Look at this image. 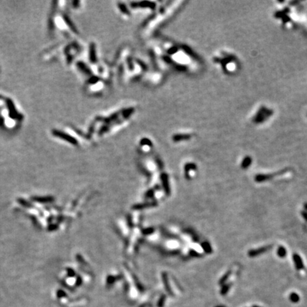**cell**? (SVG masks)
I'll use <instances>...</instances> for the list:
<instances>
[{"label": "cell", "mask_w": 307, "mask_h": 307, "mask_svg": "<svg viewBox=\"0 0 307 307\" xmlns=\"http://www.w3.org/2000/svg\"><path fill=\"white\" fill-rule=\"evenodd\" d=\"M271 247V246H265V247L259 248L257 249H255V250H252L249 252V257H255L257 255H259L260 254H262L267 251V249H270Z\"/></svg>", "instance_id": "1"}, {"label": "cell", "mask_w": 307, "mask_h": 307, "mask_svg": "<svg viewBox=\"0 0 307 307\" xmlns=\"http://www.w3.org/2000/svg\"><path fill=\"white\" fill-rule=\"evenodd\" d=\"M53 134H54L55 136L59 137L62 138V139H65V140H67V141H69V142H72V143H75V142H76L75 139L70 137V136H69V135L65 134V133H63V132H61L56 131V130H55V131L53 132Z\"/></svg>", "instance_id": "2"}, {"label": "cell", "mask_w": 307, "mask_h": 307, "mask_svg": "<svg viewBox=\"0 0 307 307\" xmlns=\"http://www.w3.org/2000/svg\"><path fill=\"white\" fill-rule=\"evenodd\" d=\"M293 259H294V263H295V265L296 266V268L298 269V270H301V269H303V262H302V260H301V257L298 255H294V257H293Z\"/></svg>", "instance_id": "3"}, {"label": "cell", "mask_w": 307, "mask_h": 307, "mask_svg": "<svg viewBox=\"0 0 307 307\" xmlns=\"http://www.w3.org/2000/svg\"><path fill=\"white\" fill-rule=\"evenodd\" d=\"M287 254V251L286 249L283 247H280L278 248V250H277V255L280 257H284Z\"/></svg>", "instance_id": "4"}]
</instances>
